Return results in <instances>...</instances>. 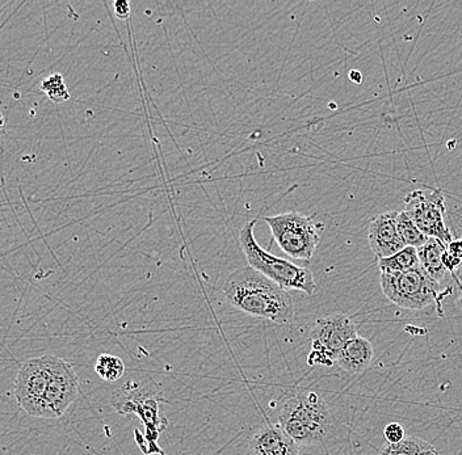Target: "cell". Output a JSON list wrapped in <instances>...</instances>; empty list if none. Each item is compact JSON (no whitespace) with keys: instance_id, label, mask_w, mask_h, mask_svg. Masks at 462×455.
<instances>
[{"instance_id":"cell-1","label":"cell","mask_w":462,"mask_h":455,"mask_svg":"<svg viewBox=\"0 0 462 455\" xmlns=\"http://www.w3.org/2000/svg\"><path fill=\"white\" fill-rule=\"evenodd\" d=\"M223 294L230 306L247 315L279 326H290L295 320L292 295L251 266L232 272L223 285Z\"/></svg>"},{"instance_id":"cell-2","label":"cell","mask_w":462,"mask_h":455,"mask_svg":"<svg viewBox=\"0 0 462 455\" xmlns=\"http://www.w3.org/2000/svg\"><path fill=\"white\" fill-rule=\"evenodd\" d=\"M279 427L298 446H310L327 437L333 427V415L317 392L297 390L281 402Z\"/></svg>"},{"instance_id":"cell-3","label":"cell","mask_w":462,"mask_h":455,"mask_svg":"<svg viewBox=\"0 0 462 455\" xmlns=\"http://www.w3.org/2000/svg\"><path fill=\"white\" fill-rule=\"evenodd\" d=\"M257 222V219L247 222L238 236L239 247L248 266L285 290H299L314 295L317 285L313 272L306 266H297L261 248L254 234Z\"/></svg>"},{"instance_id":"cell-4","label":"cell","mask_w":462,"mask_h":455,"mask_svg":"<svg viewBox=\"0 0 462 455\" xmlns=\"http://www.w3.org/2000/svg\"><path fill=\"white\" fill-rule=\"evenodd\" d=\"M276 244L295 260L310 261L321 241L323 223L297 210L264 216Z\"/></svg>"},{"instance_id":"cell-5","label":"cell","mask_w":462,"mask_h":455,"mask_svg":"<svg viewBox=\"0 0 462 455\" xmlns=\"http://www.w3.org/2000/svg\"><path fill=\"white\" fill-rule=\"evenodd\" d=\"M380 279L386 298L407 310H422L434 302L440 304L441 298L452 291L450 288L443 289L422 266L399 273H381Z\"/></svg>"},{"instance_id":"cell-6","label":"cell","mask_w":462,"mask_h":455,"mask_svg":"<svg viewBox=\"0 0 462 455\" xmlns=\"http://www.w3.org/2000/svg\"><path fill=\"white\" fill-rule=\"evenodd\" d=\"M52 354L26 361L17 371L15 396L19 405L32 418H54L44 396L52 377Z\"/></svg>"},{"instance_id":"cell-7","label":"cell","mask_w":462,"mask_h":455,"mask_svg":"<svg viewBox=\"0 0 462 455\" xmlns=\"http://www.w3.org/2000/svg\"><path fill=\"white\" fill-rule=\"evenodd\" d=\"M356 336L358 327L349 316L331 314L320 317L311 331L308 365L333 366L346 342Z\"/></svg>"},{"instance_id":"cell-8","label":"cell","mask_w":462,"mask_h":455,"mask_svg":"<svg viewBox=\"0 0 462 455\" xmlns=\"http://www.w3.org/2000/svg\"><path fill=\"white\" fill-rule=\"evenodd\" d=\"M403 212L410 216L425 236L438 239L447 245L453 241L445 222V200L440 190H412L405 198Z\"/></svg>"},{"instance_id":"cell-9","label":"cell","mask_w":462,"mask_h":455,"mask_svg":"<svg viewBox=\"0 0 462 455\" xmlns=\"http://www.w3.org/2000/svg\"><path fill=\"white\" fill-rule=\"evenodd\" d=\"M77 392L79 380L75 370L64 360L54 355L52 377L44 396L54 418L64 415L66 409H68V407L77 399Z\"/></svg>"},{"instance_id":"cell-10","label":"cell","mask_w":462,"mask_h":455,"mask_svg":"<svg viewBox=\"0 0 462 455\" xmlns=\"http://www.w3.org/2000/svg\"><path fill=\"white\" fill-rule=\"evenodd\" d=\"M397 215L398 212H386L373 218L369 225L368 241L378 260L390 257L406 247L399 236Z\"/></svg>"},{"instance_id":"cell-11","label":"cell","mask_w":462,"mask_h":455,"mask_svg":"<svg viewBox=\"0 0 462 455\" xmlns=\"http://www.w3.org/2000/svg\"><path fill=\"white\" fill-rule=\"evenodd\" d=\"M299 446L279 425L267 424L255 430L250 440L251 455H299Z\"/></svg>"},{"instance_id":"cell-12","label":"cell","mask_w":462,"mask_h":455,"mask_svg":"<svg viewBox=\"0 0 462 455\" xmlns=\"http://www.w3.org/2000/svg\"><path fill=\"white\" fill-rule=\"evenodd\" d=\"M374 349L372 342L361 336H356L346 342L338 355V365L349 374H360L372 364Z\"/></svg>"},{"instance_id":"cell-13","label":"cell","mask_w":462,"mask_h":455,"mask_svg":"<svg viewBox=\"0 0 462 455\" xmlns=\"http://www.w3.org/2000/svg\"><path fill=\"white\" fill-rule=\"evenodd\" d=\"M445 252L447 244L435 238H428L425 244L418 248V256L424 272L440 285L450 273L443 264V256Z\"/></svg>"},{"instance_id":"cell-14","label":"cell","mask_w":462,"mask_h":455,"mask_svg":"<svg viewBox=\"0 0 462 455\" xmlns=\"http://www.w3.org/2000/svg\"><path fill=\"white\" fill-rule=\"evenodd\" d=\"M421 260L418 250L412 247H405L398 253L378 260V268L381 273H399L411 269L421 268Z\"/></svg>"},{"instance_id":"cell-15","label":"cell","mask_w":462,"mask_h":455,"mask_svg":"<svg viewBox=\"0 0 462 455\" xmlns=\"http://www.w3.org/2000/svg\"><path fill=\"white\" fill-rule=\"evenodd\" d=\"M434 446L418 437H406L399 443H386L377 455H422Z\"/></svg>"},{"instance_id":"cell-16","label":"cell","mask_w":462,"mask_h":455,"mask_svg":"<svg viewBox=\"0 0 462 455\" xmlns=\"http://www.w3.org/2000/svg\"><path fill=\"white\" fill-rule=\"evenodd\" d=\"M397 228H398L399 236L406 247H412L418 250L425 244V241H428V236L424 235L418 226L412 222L410 216L403 210L398 212V215H397Z\"/></svg>"},{"instance_id":"cell-17","label":"cell","mask_w":462,"mask_h":455,"mask_svg":"<svg viewBox=\"0 0 462 455\" xmlns=\"http://www.w3.org/2000/svg\"><path fill=\"white\" fill-rule=\"evenodd\" d=\"M95 371L102 380L115 382L124 375L125 364L120 357L113 354H100L95 365Z\"/></svg>"},{"instance_id":"cell-18","label":"cell","mask_w":462,"mask_h":455,"mask_svg":"<svg viewBox=\"0 0 462 455\" xmlns=\"http://www.w3.org/2000/svg\"><path fill=\"white\" fill-rule=\"evenodd\" d=\"M41 89L54 104H64L71 98L61 74H52L45 77L41 83Z\"/></svg>"},{"instance_id":"cell-19","label":"cell","mask_w":462,"mask_h":455,"mask_svg":"<svg viewBox=\"0 0 462 455\" xmlns=\"http://www.w3.org/2000/svg\"><path fill=\"white\" fill-rule=\"evenodd\" d=\"M384 436H385L386 443H399L406 438L405 428L398 423L387 424L384 430Z\"/></svg>"},{"instance_id":"cell-20","label":"cell","mask_w":462,"mask_h":455,"mask_svg":"<svg viewBox=\"0 0 462 455\" xmlns=\"http://www.w3.org/2000/svg\"><path fill=\"white\" fill-rule=\"evenodd\" d=\"M113 10H115V15L120 19V20H128L131 15V10H130V3L128 0H117L113 3Z\"/></svg>"},{"instance_id":"cell-21","label":"cell","mask_w":462,"mask_h":455,"mask_svg":"<svg viewBox=\"0 0 462 455\" xmlns=\"http://www.w3.org/2000/svg\"><path fill=\"white\" fill-rule=\"evenodd\" d=\"M443 264L447 268V270L450 272V275L454 276L456 270L462 266V259L454 257V256H452V254L447 251V252L444 253V256H443ZM454 277H456V276H454Z\"/></svg>"},{"instance_id":"cell-22","label":"cell","mask_w":462,"mask_h":455,"mask_svg":"<svg viewBox=\"0 0 462 455\" xmlns=\"http://www.w3.org/2000/svg\"><path fill=\"white\" fill-rule=\"evenodd\" d=\"M447 251L454 257L462 259V239H453L450 244L447 245Z\"/></svg>"},{"instance_id":"cell-23","label":"cell","mask_w":462,"mask_h":455,"mask_svg":"<svg viewBox=\"0 0 462 455\" xmlns=\"http://www.w3.org/2000/svg\"><path fill=\"white\" fill-rule=\"evenodd\" d=\"M349 80L353 82L355 84H360L362 82V75H361V73L358 71V70H352L349 73Z\"/></svg>"},{"instance_id":"cell-24","label":"cell","mask_w":462,"mask_h":455,"mask_svg":"<svg viewBox=\"0 0 462 455\" xmlns=\"http://www.w3.org/2000/svg\"><path fill=\"white\" fill-rule=\"evenodd\" d=\"M422 455H440L438 454V452H437L436 449L435 447H432L431 450H428V452H425L424 454Z\"/></svg>"},{"instance_id":"cell-25","label":"cell","mask_w":462,"mask_h":455,"mask_svg":"<svg viewBox=\"0 0 462 455\" xmlns=\"http://www.w3.org/2000/svg\"><path fill=\"white\" fill-rule=\"evenodd\" d=\"M4 124H6V118H4L3 114L0 113V129L4 127Z\"/></svg>"}]
</instances>
